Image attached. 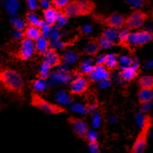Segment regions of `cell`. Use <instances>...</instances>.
<instances>
[{"label": "cell", "mask_w": 153, "mask_h": 153, "mask_svg": "<svg viewBox=\"0 0 153 153\" xmlns=\"http://www.w3.org/2000/svg\"><path fill=\"white\" fill-rule=\"evenodd\" d=\"M12 23H13V26L15 28V30L19 32H22L24 29L26 27V23L21 19H13Z\"/></svg>", "instance_id": "26"}, {"label": "cell", "mask_w": 153, "mask_h": 153, "mask_svg": "<svg viewBox=\"0 0 153 153\" xmlns=\"http://www.w3.org/2000/svg\"><path fill=\"white\" fill-rule=\"evenodd\" d=\"M22 36L23 38L36 42L43 36L42 29V27H38V26H26V28L24 29V30L22 32Z\"/></svg>", "instance_id": "14"}, {"label": "cell", "mask_w": 153, "mask_h": 153, "mask_svg": "<svg viewBox=\"0 0 153 153\" xmlns=\"http://www.w3.org/2000/svg\"><path fill=\"white\" fill-rule=\"evenodd\" d=\"M140 105H145L153 100V89H140L138 93Z\"/></svg>", "instance_id": "18"}, {"label": "cell", "mask_w": 153, "mask_h": 153, "mask_svg": "<svg viewBox=\"0 0 153 153\" xmlns=\"http://www.w3.org/2000/svg\"><path fill=\"white\" fill-rule=\"evenodd\" d=\"M30 105L45 114L58 115L66 112V109L58 105L49 102L39 94L32 93L30 96Z\"/></svg>", "instance_id": "4"}, {"label": "cell", "mask_w": 153, "mask_h": 153, "mask_svg": "<svg viewBox=\"0 0 153 153\" xmlns=\"http://www.w3.org/2000/svg\"><path fill=\"white\" fill-rule=\"evenodd\" d=\"M140 89H153V76L144 75L138 80Z\"/></svg>", "instance_id": "19"}, {"label": "cell", "mask_w": 153, "mask_h": 153, "mask_svg": "<svg viewBox=\"0 0 153 153\" xmlns=\"http://www.w3.org/2000/svg\"><path fill=\"white\" fill-rule=\"evenodd\" d=\"M153 40V33L148 30H138L131 32L128 37V45L141 47Z\"/></svg>", "instance_id": "7"}, {"label": "cell", "mask_w": 153, "mask_h": 153, "mask_svg": "<svg viewBox=\"0 0 153 153\" xmlns=\"http://www.w3.org/2000/svg\"><path fill=\"white\" fill-rule=\"evenodd\" d=\"M131 31L128 29H123L118 33V42L120 45L123 47L129 48L128 45V37Z\"/></svg>", "instance_id": "21"}, {"label": "cell", "mask_w": 153, "mask_h": 153, "mask_svg": "<svg viewBox=\"0 0 153 153\" xmlns=\"http://www.w3.org/2000/svg\"><path fill=\"white\" fill-rule=\"evenodd\" d=\"M50 42L48 38L45 37H42L38 40L34 42V47H35V53L38 55H44L45 52L50 49Z\"/></svg>", "instance_id": "17"}, {"label": "cell", "mask_w": 153, "mask_h": 153, "mask_svg": "<svg viewBox=\"0 0 153 153\" xmlns=\"http://www.w3.org/2000/svg\"><path fill=\"white\" fill-rule=\"evenodd\" d=\"M95 9L96 4L93 0H73L62 12L66 18H74L92 14Z\"/></svg>", "instance_id": "2"}, {"label": "cell", "mask_w": 153, "mask_h": 153, "mask_svg": "<svg viewBox=\"0 0 153 153\" xmlns=\"http://www.w3.org/2000/svg\"><path fill=\"white\" fill-rule=\"evenodd\" d=\"M98 136L97 134L94 131H88L87 136H86L85 140L88 141V143H92V142H97V141Z\"/></svg>", "instance_id": "28"}, {"label": "cell", "mask_w": 153, "mask_h": 153, "mask_svg": "<svg viewBox=\"0 0 153 153\" xmlns=\"http://www.w3.org/2000/svg\"><path fill=\"white\" fill-rule=\"evenodd\" d=\"M138 65H133L131 66L123 67L120 72V76L122 81H131L138 76Z\"/></svg>", "instance_id": "15"}, {"label": "cell", "mask_w": 153, "mask_h": 153, "mask_svg": "<svg viewBox=\"0 0 153 153\" xmlns=\"http://www.w3.org/2000/svg\"><path fill=\"white\" fill-rule=\"evenodd\" d=\"M120 63L124 65V67L131 66L133 65V61L128 57H122L119 61V64H120Z\"/></svg>", "instance_id": "30"}, {"label": "cell", "mask_w": 153, "mask_h": 153, "mask_svg": "<svg viewBox=\"0 0 153 153\" xmlns=\"http://www.w3.org/2000/svg\"><path fill=\"white\" fill-rule=\"evenodd\" d=\"M96 65H103L108 71H112L119 67V60L117 59L116 54H108L100 57Z\"/></svg>", "instance_id": "12"}, {"label": "cell", "mask_w": 153, "mask_h": 153, "mask_svg": "<svg viewBox=\"0 0 153 153\" xmlns=\"http://www.w3.org/2000/svg\"><path fill=\"white\" fill-rule=\"evenodd\" d=\"M0 89L13 95L22 97L24 93V81L21 75L10 68L0 69Z\"/></svg>", "instance_id": "1"}, {"label": "cell", "mask_w": 153, "mask_h": 153, "mask_svg": "<svg viewBox=\"0 0 153 153\" xmlns=\"http://www.w3.org/2000/svg\"><path fill=\"white\" fill-rule=\"evenodd\" d=\"M93 19L98 23L116 30H121L124 27L125 17L119 13H112L108 16H105L101 14H93Z\"/></svg>", "instance_id": "5"}, {"label": "cell", "mask_w": 153, "mask_h": 153, "mask_svg": "<svg viewBox=\"0 0 153 153\" xmlns=\"http://www.w3.org/2000/svg\"><path fill=\"white\" fill-rule=\"evenodd\" d=\"M152 125V118L150 115L143 116L140 133L134 142L131 153H143L148 146V136Z\"/></svg>", "instance_id": "3"}, {"label": "cell", "mask_w": 153, "mask_h": 153, "mask_svg": "<svg viewBox=\"0 0 153 153\" xmlns=\"http://www.w3.org/2000/svg\"><path fill=\"white\" fill-rule=\"evenodd\" d=\"M89 81L93 82H105L110 78V72L105 69L103 65H96L94 69L88 75Z\"/></svg>", "instance_id": "11"}, {"label": "cell", "mask_w": 153, "mask_h": 153, "mask_svg": "<svg viewBox=\"0 0 153 153\" xmlns=\"http://www.w3.org/2000/svg\"><path fill=\"white\" fill-rule=\"evenodd\" d=\"M148 14L140 10H136L125 18L124 28L129 30H136L143 26L148 19Z\"/></svg>", "instance_id": "6"}, {"label": "cell", "mask_w": 153, "mask_h": 153, "mask_svg": "<svg viewBox=\"0 0 153 153\" xmlns=\"http://www.w3.org/2000/svg\"><path fill=\"white\" fill-rule=\"evenodd\" d=\"M151 15H152V19H153V10L152 11V14H151Z\"/></svg>", "instance_id": "34"}, {"label": "cell", "mask_w": 153, "mask_h": 153, "mask_svg": "<svg viewBox=\"0 0 153 153\" xmlns=\"http://www.w3.org/2000/svg\"><path fill=\"white\" fill-rule=\"evenodd\" d=\"M118 31L113 29L108 28L107 30H105L101 34V37L106 38L107 40L110 41L113 44H117L118 42Z\"/></svg>", "instance_id": "22"}, {"label": "cell", "mask_w": 153, "mask_h": 153, "mask_svg": "<svg viewBox=\"0 0 153 153\" xmlns=\"http://www.w3.org/2000/svg\"><path fill=\"white\" fill-rule=\"evenodd\" d=\"M151 106H152V102L145 104V105H142V110H143V112H147L151 108Z\"/></svg>", "instance_id": "32"}, {"label": "cell", "mask_w": 153, "mask_h": 153, "mask_svg": "<svg viewBox=\"0 0 153 153\" xmlns=\"http://www.w3.org/2000/svg\"><path fill=\"white\" fill-rule=\"evenodd\" d=\"M43 57H44V63L47 65L50 69L53 68V67L58 66L62 64V57L57 53V52L54 49L50 48L45 52V54L43 55Z\"/></svg>", "instance_id": "13"}, {"label": "cell", "mask_w": 153, "mask_h": 153, "mask_svg": "<svg viewBox=\"0 0 153 153\" xmlns=\"http://www.w3.org/2000/svg\"><path fill=\"white\" fill-rule=\"evenodd\" d=\"M97 42L98 45H99L100 49H103V50L108 49V48H111L112 46L115 45V44H113V43L111 42L110 41L107 40L106 38H103L101 36H100L98 39H97Z\"/></svg>", "instance_id": "25"}, {"label": "cell", "mask_w": 153, "mask_h": 153, "mask_svg": "<svg viewBox=\"0 0 153 153\" xmlns=\"http://www.w3.org/2000/svg\"><path fill=\"white\" fill-rule=\"evenodd\" d=\"M67 120H68V123L72 126V129L74 134L78 138L85 140L86 136L89 131L88 124L85 121H84L83 120L76 118L74 117H69Z\"/></svg>", "instance_id": "8"}, {"label": "cell", "mask_w": 153, "mask_h": 153, "mask_svg": "<svg viewBox=\"0 0 153 153\" xmlns=\"http://www.w3.org/2000/svg\"><path fill=\"white\" fill-rule=\"evenodd\" d=\"M89 86V81L85 76H79L70 84L69 92L73 95L80 96L87 91Z\"/></svg>", "instance_id": "10"}, {"label": "cell", "mask_w": 153, "mask_h": 153, "mask_svg": "<svg viewBox=\"0 0 153 153\" xmlns=\"http://www.w3.org/2000/svg\"><path fill=\"white\" fill-rule=\"evenodd\" d=\"M43 15H44V19H45V23L49 26H54L57 23V17H58V10H55L53 7H50L48 8H45L43 10Z\"/></svg>", "instance_id": "16"}, {"label": "cell", "mask_w": 153, "mask_h": 153, "mask_svg": "<svg viewBox=\"0 0 153 153\" xmlns=\"http://www.w3.org/2000/svg\"><path fill=\"white\" fill-rule=\"evenodd\" d=\"M127 2L131 7L134 8H139V7H143L145 0H127Z\"/></svg>", "instance_id": "29"}, {"label": "cell", "mask_w": 153, "mask_h": 153, "mask_svg": "<svg viewBox=\"0 0 153 153\" xmlns=\"http://www.w3.org/2000/svg\"><path fill=\"white\" fill-rule=\"evenodd\" d=\"M26 22L29 23V26L41 27V26H42V25L44 24V22H43L37 14H34L33 12H28V13L26 14Z\"/></svg>", "instance_id": "20"}, {"label": "cell", "mask_w": 153, "mask_h": 153, "mask_svg": "<svg viewBox=\"0 0 153 153\" xmlns=\"http://www.w3.org/2000/svg\"><path fill=\"white\" fill-rule=\"evenodd\" d=\"M33 54H35L34 42L23 38L21 42L17 57L22 61H29L32 58Z\"/></svg>", "instance_id": "9"}, {"label": "cell", "mask_w": 153, "mask_h": 153, "mask_svg": "<svg viewBox=\"0 0 153 153\" xmlns=\"http://www.w3.org/2000/svg\"><path fill=\"white\" fill-rule=\"evenodd\" d=\"M41 5H42L43 7H45V8H48V7H50V2H48L47 0H42V1H41Z\"/></svg>", "instance_id": "33"}, {"label": "cell", "mask_w": 153, "mask_h": 153, "mask_svg": "<svg viewBox=\"0 0 153 153\" xmlns=\"http://www.w3.org/2000/svg\"><path fill=\"white\" fill-rule=\"evenodd\" d=\"M100 46L98 45L97 40H95L94 42H91L86 45V47L85 48V53L89 56H94L100 51Z\"/></svg>", "instance_id": "23"}, {"label": "cell", "mask_w": 153, "mask_h": 153, "mask_svg": "<svg viewBox=\"0 0 153 153\" xmlns=\"http://www.w3.org/2000/svg\"><path fill=\"white\" fill-rule=\"evenodd\" d=\"M71 0H51L50 4L55 10L61 11L69 4Z\"/></svg>", "instance_id": "24"}, {"label": "cell", "mask_w": 153, "mask_h": 153, "mask_svg": "<svg viewBox=\"0 0 153 153\" xmlns=\"http://www.w3.org/2000/svg\"><path fill=\"white\" fill-rule=\"evenodd\" d=\"M27 3H28L29 8L31 10L37 9V3H36L35 0H27Z\"/></svg>", "instance_id": "31"}, {"label": "cell", "mask_w": 153, "mask_h": 153, "mask_svg": "<svg viewBox=\"0 0 153 153\" xmlns=\"http://www.w3.org/2000/svg\"><path fill=\"white\" fill-rule=\"evenodd\" d=\"M88 148L90 153H100V146L98 142H92V143H88Z\"/></svg>", "instance_id": "27"}]
</instances>
